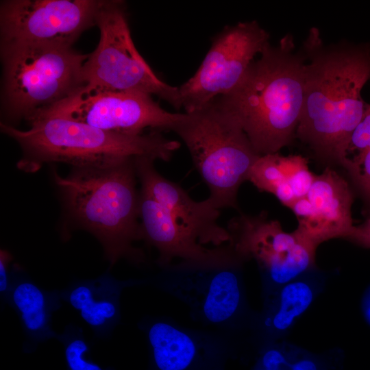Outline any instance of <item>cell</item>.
<instances>
[{
  "instance_id": "6da1fadb",
  "label": "cell",
  "mask_w": 370,
  "mask_h": 370,
  "mask_svg": "<svg viewBox=\"0 0 370 370\" xmlns=\"http://www.w3.org/2000/svg\"><path fill=\"white\" fill-rule=\"evenodd\" d=\"M301 50L306 58L304 94L295 136L317 156L340 163L368 107L361 92L370 79V45H325L313 27Z\"/></svg>"
},
{
  "instance_id": "7a4b0ae2",
  "label": "cell",
  "mask_w": 370,
  "mask_h": 370,
  "mask_svg": "<svg viewBox=\"0 0 370 370\" xmlns=\"http://www.w3.org/2000/svg\"><path fill=\"white\" fill-rule=\"evenodd\" d=\"M306 58L288 34L268 43L237 86L215 99L240 121L260 155L279 153L295 137L304 94Z\"/></svg>"
},
{
  "instance_id": "3957f363",
  "label": "cell",
  "mask_w": 370,
  "mask_h": 370,
  "mask_svg": "<svg viewBox=\"0 0 370 370\" xmlns=\"http://www.w3.org/2000/svg\"><path fill=\"white\" fill-rule=\"evenodd\" d=\"M135 158L75 166L64 177L54 173L70 212L97 236L111 265L144 258L132 245L140 239Z\"/></svg>"
},
{
  "instance_id": "277c9868",
  "label": "cell",
  "mask_w": 370,
  "mask_h": 370,
  "mask_svg": "<svg viewBox=\"0 0 370 370\" xmlns=\"http://www.w3.org/2000/svg\"><path fill=\"white\" fill-rule=\"evenodd\" d=\"M29 129L20 130L1 123V130L23 150L20 169L34 172L45 162H66L74 166L109 163L148 156L169 161L180 147L160 132L137 135L106 132L68 118L40 113L27 121Z\"/></svg>"
},
{
  "instance_id": "5b68a950",
  "label": "cell",
  "mask_w": 370,
  "mask_h": 370,
  "mask_svg": "<svg viewBox=\"0 0 370 370\" xmlns=\"http://www.w3.org/2000/svg\"><path fill=\"white\" fill-rule=\"evenodd\" d=\"M184 141L219 210L237 208V194L260 156L240 121L216 99L182 114L171 130Z\"/></svg>"
},
{
  "instance_id": "8992f818",
  "label": "cell",
  "mask_w": 370,
  "mask_h": 370,
  "mask_svg": "<svg viewBox=\"0 0 370 370\" xmlns=\"http://www.w3.org/2000/svg\"><path fill=\"white\" fill-rule=\"evenodd\" d=\"M0 43L1 108L11 121H28L82 87V69L89 53L72 46Z\"/></svg>"
},
{
  "instance_id": "52a82bcc",
  "label": "cell",
  "mask_w": 370,
  "mask_h": 370,
  "mask_svg": "<svg viewBox=\"0 0 370 370\" xmlns=\"http://www.w3.org/2000/svg\"><path fill=\"white\" fill-rule=\"evenodd\" d=\"M95 25L99 40L82 66V88L142 92L158 96L176 110L182 107L179 88L160 79L136 49L124 1L101 0Z\"/></svg>"
},
{
  "instance_id": "ba28073f",
  "label": "cell",
  "mask_w": 370,
  "mask_h": 370,
  "mask_svg": "<svg viewBox=\"0 0 370 370\" xmlns=\"http://www.w3.org/2000/svg\"><path fill=\"white\" fill-rule=\"evenodd\" d=\"M269 34L256 21L224 27L212 40L200 66L179 87L186 112L201 108L232 92L254 58L269 43Z\"/></svg>"
},
{
  "instance_id": "9c48e42d",
  "label": "cell",
  "mask_w": 370,
  "mask_h": 370,
  "mask_svg": "<svg viewBox=\"0 0 370 370\" xmlns=\"http://www.w3.org/2000/svg\"><path fill=\"white\" fill-rule=\"evenodd\" d=\"M240 264L204 267L180 262L164 267L156 284L184 302L195 320L224 332L236 324L244 308Z\"/></svg>"
},
{
  "instance_id": "30bf717a",
  "label": "cell",
  "mask_w": 370,
  "mask_h": 370,
  "mask_svg": "<svg viewBox=\"0 0 370 370\" xmlns=\"http://www.w3.org/2000/svg\"><path fill=\"white\" fill-rule=\"evenodd\" d=\"M40 113L62 116L106 132L133 135L143 134L145 129L171 131L182 116L164 110L152 95L145 92L82 87Z\"/></svg>"
},
{
  "instance_id": "8fae6325",
  "label": "cell",
  "mask_w": 370,
  "mask_h": 370,
  "mask_svg": "<svg viewBox=\"0 0 370 370\" xmlns=\"http://www.w3.org/2000/svg\"><path fill=\"white\" fill-rule=\"evenodd\" d=\"M227 230L229 245L243 260L257 262L270 290L300 277L314 264L316 249L295 231H284L278 221L269 219L264 213L236 217Z\"/></svg>"
},
{
  "instance_id": "7c38bea8",
  "label": "cell",
  "mask_w": 370,
  "mask_h": 370,
  "mask_svg": "<svg viewBox=\"0 0 370 370\" xmlns=\"http://www.w3.org/2000/svg\"><path fill=\"white\" fill-rule=\"evenodd\" d=\"M101 0H4L0 3V42L73 46L95 25Z\"/></svg>"
},
{
  "instance_id": "4fadbf2b",
  "label": "cell",
  "mask_w": 370,
  "mask_h": 370,
  "mask_svg": "<svg viewBox=\"0 0 370 370\" xmlns=\"http://www.w3.org/2000/svg\"><path fill=\"white\" fill-rule=\"evenodd\" d=\"M139 328L149 347V370H225L232 355L223 331L187 328L165 317H147Z\"/></svg>"
},
{
  "instance_id": "5bb4252c",
  "label": "cell",
  "mask_w": 370,
  "mask_h": 370,
  "mask_svg": "<svg viewBox=\"0 0 370 370\" xmlns=\"http://www.w3.org/2000/svg\"><path fill=\"white\" fill-rule=\"evenodd\" d=\"M353 195L348 183L327 168L315 176L306 197L291 207L298 221L296 234L317 249L323 242L347 238L355 225L352 217Z\"/></svg>"
},
{
  "instance_id": "9a60e30c",
  "label": "cell",
  "mask_w": 370,
  "mask_h": 370,
  "mask_svg": "<svg viewBox=\"0 0 370 370\" xmlns=\"http://www.w3.org/2000/svg\"><path fill=\"white\" fill-rule=\"evenodd\" d=\"M140 239L145 240L159 253L158 263L166 267L175 258L188 264L214 267L243 261L232 247L220 246L208 249L155 199L140 191L139 193Z\"/></svg>"
},
{
  "instance_id": "2e32d148",
  "label": "cell",
  "mask_w": 370,
  "mask_h": 370,
  "mask_svg": "<svg viewBox=\"0 0 370 370\" xmlns=\"http://www.w3.org/2000/svg\"><path fill=\"white\" fill-rule=\"evenodd\" d=\"M156 160L148 156L135 158V169L141 190L159 203L175 220L188 230L201 245L216 247L230 243L228 230L218 223L220 210L207 198L193 200L177 184L161 175L155 169Z\"/></svg>"
},
{
  "instance_id": "e0dca14e",
  "label": "cell",
  "mask_w": 370,
  "mask_h": 370,
  "mask_svg": "<svg viewBox=\"0 0 370 370\" xmlns=\"http://www.w3.org/2000/svg\"><path fill=\"white\" fill-rule=\"evenodd\" d=\"M142 282L119 280L106 272L95 279L75 280L60 291L62 299L79 312L96 337L106 338L121 320L122 291Z\"/></svg>"
},
{
  "instance_id": "ac0fdd59",
  "label": "cell",
  "mask_w": 370,
  "mask_h": 370,
  "mask_svg": "<svg viewBox=\"0 0 370 370\" xmlns=\"http://www.w3.org/2000/svg\"><path fill=\"white\" fill-rule=\"evenodd\" d=\"M11 288L6 304L17 314L25 333V351L31 352L36 345L58 333L52 328V315L62 306L61 291L40 287L18 265L12 267Z\"/></svg>"
},
{
  "instance_id": "d6986e66",
  "label": "cell",
  "mask_w": 370,
  "mask_h": 370,
  "mask_svg": "<svg viewBox=\"0 0 370 370\" xmlns=\"http://www.w3.org/2000/svg\"><path fill=\"white\" fill-rule=\"evenodd\" d=\"M270 291L258 325L263 336L272 338L284 334L312 302L313 284L301 276Z\"/></svg>"
},
{
  "instance_id": "ffe728a7",
  "label": "cell",
  "mask_w": 370,
  "mask_h": 370,
  "mask_svg": "<svg viewBox=\"0 0 370 370\" xmlns=\"http://www.w3.org/2000/svg\"><path fill=\"white\" fill-rule=\"evenodd\" d=\"M248 180L259 190L275 195L289 208L297 200L286 158L279 153L260 156L251 166Z\"/></svg>"
},
{
  "instance_id": "44dd1931",
  "label": "cell",
  "mask_w": 370,
  "mask_h": 370,
  "mask_svg": "<svg viewBox=\"0 0 370 370\" xmlns=\"http://www.w3.org/2000/svg\"><path fill=\"white\" fill-rule=\"evenodd\" d=\"M252 370H328L320 356L295 345L282 341L266 343Z\"/></svg>"
},
{
  "instance_id": "7402d4cb",
  "label": "cell",
  "mask_w": 370,
  "mask_h": 370,
  "mask_svg": "<svg viewBox=\"0 0 370 370\" xmlns=\"http://www.w3.org/2000/svg\"><path fill=\"white\" fill-rule=\"evenodd\" d=\"M56 338L64 347L67 370H113L104 368L92 360L90 345L81 328L70 323L62 333L58 334Z\"/></svg>"
},
{
  "instance_id": "603a6c76",
  "label": "cell",
  "mask_w": 370,
  "mask_h": 370,
  "mask_svg": "<svg viewBox=\"0 0 370 370\" xmlns=\"http://www.w3.org/2000/svg\"><path fill=\"white\" fill-rule=\"evenodd\" d=\"M343 166L370 201V140L359 156L345 162Z\"/></svg>"
},
{
  "instance_id": "cb8c5ba5",
  "label": "cell",
  "mask_w": 370,
  "mask_h": 370,
  "mask_svg": "<svg viewBox=\"0 0 370 370\" xmlns=\"http://www.w3.org/2000/svg\"><path fill=\"white\" fill-rule=\"evenodd\" d=\"M12 256L8 251H0V295L3 304H6L11 288L12 272L10 263Z\"/></svg>"
},
{
  "instance_id": "d4e9b609",
  "label": "cell",
  "mask_w": 370,
  "mask_h": 370,
  "mask_svg": "<svg viewBox=\"0 0 370 370\" xmlns=\"http://www.w3.org/2000/svg\"><path fill=\"white\" fill-rule=\"evenodd\" d=\"M347 239L370 248V217L362 224L354 226L352 234Z\"/></svg>"
},
{
  "instance_id": "484cf974",
  "label": "cell",
  "mask_w": 370,
  "mask_h": 370,
  "mask_svg": "<svg viewBox=\"0 0 370 370\" xmlns=\"http://www.w3.org/2000/svg\"><path fill=\"white\" fill-rule=\"evenodd\" d=\"M363 309L365 317L369 323H370V289L368 291L364 300Z\"/></svg>"
}]
</instances>
